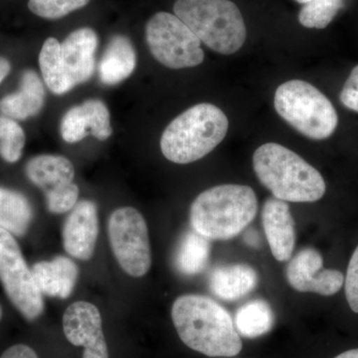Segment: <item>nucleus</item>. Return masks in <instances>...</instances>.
I'll list each match as a JSON object with an SVG mask.
<instances>
[{
  "label": "nucleus",
  "instance_id": "72a5a7b5",
  "mask_svg": "<svg viewBox=\"0 0 358 358\" xmlns=\"http://www.w3.org/2000/svg\"><path fill=\"white\" fill-rule=\"evenodd\" d=\"M296 2H299V3L301 4H306L308 3V2H310V0H296Z\"/></svg>",
  "mask_w": 358,
  "mask_h": 358
},
{
  "label": "nucleus",
  "instance_id": "f704fd0d",
  "mask_svg": "<svg viewBox=\"0 0 358 358\" xmlns=\"http://www.w3.org/2000/svg\"><path fill=\"white\" fill-rule=\"evenodd\" d=\"M1 317H2V310H1V307H0V319H1Z\"/></svg>",
  "mask_w": 358,
  "mask_h": 358
},
{
  "label": "nucleus",
  "instance_id": "412c9836",
  "mask_svg": "<svg viewBox=\"0 0 358 358\" xmlns=\"http://www.w3.org/2000/svg\"><path fill=\"white\" fill-rule=\"evenodd\" d=\"M211 244L208 238L195 230L187 231L179 240L174 254V265L181 274H199L208 265Z\"/></svg>",
  "mask_w": 358,
  "mask_h": 358
},
{
  "label": "nucleus",
  "instance_id": "b1692460",
  "mask_svg": "<svg viewBox=\"0 0 358 358\" xmlns=\"http://www.w3.org/2000/svg\"><path fill=\"white\" fill-rule=\"evenodd\" d=\"M61 43L50 37L46 39L39 54V65L45 84L52 93L64 95L72 90L61 63Z\"/></svg>",
  "mask_w": 358,
  "mask_h": 358
},
{
  "label": "nucleus",
  "instance_id": "4be33fe9",
  "mask_svg": "<svg viewBox=\"0 0 358 358\" xmlns=\"http://www.w3.org/2000/svg\"><path fill=\"white\" fill-rule=\"evenodd\" d=\"M33 217L32 207L21 193L0 187V228L13 236H23Z\"/></svg>",
  "mask_w": 358,
  "mask_h": 358
},
{
  "label": "nucleus",
  "instance_id": "423d86ee",
  "mask_svg": "<svg viewBox=\"0 0 358 358\" xmlns=\"http://www.w3.org/2000/svg\"><path fill=\"white\" fill-rule=\"evenodd\" d=\"M275 109L289 126L310 140H327L338 128L333 103L315 86L291 80L275 90Z\"/></svg>",
  "mask_w": 358,
  "mask_h": 358
},
{
  "label": "nucleus",
  "instance_id": "c756f323",
  "mask_svg": "<svg viewBox=\"0 0 358 358\" xmlns=\"http://www.w3.org/2000/svg\"><path fill=\"white\" fill-rule=\"evenodd\" d=\"M341 102L348 110L358 113V65L353 68L341 92Z\"/></svg>",
  "mask_w": 358,
  "mask_h": 358
},
{
  "label": "nucleus",
  "instance_id": "20e7f679",
  "mask_svg": "<svg viewBox=\"0 0 358 358\" xmlns=\"http://www.w3.org/2000/svg\"><path fill=\"white\" fill-rule=\"evenodd\" d=\"M228 128V117L216 106H193L164 129L160 138L162 155L174 164H192L210 154L225 138Z\"/></svg>",
  "mask_w": 358,
  "mask_h": 358
},
{
  "label": "nucleus",
  "instance_id": "bb28decb",
  "mask_svg": "<svg viewBox=\"0 0 358 358\" xmlns=\"http://www.w3.org/2000/svg\"><path fill=\"white\" fill-rule=\"evenodd\" d=\"M89 2L90 0H29L28 8L45 20H59L83 8Z\"/></svg>",
  "mask_w": 358,
  "mask_h": 358
},
{
  "label": "nucleus",
  "instance_id": "7ed1b4c3",
  "mask_svg": "<svg viewBox=\"0 0 358 358\" xmlns=\"http://www.w3.org/2000/svg\"><path fill=\"white\" fill-rule=\"evenodd\" d=\"M258 199L250 186L222 185L200 193L190 207L193 230L209 240L237 236L256 217Z\"/></svg>",
  "mask_w": 358,
  "mask_h": 358
},
{
  "label": "nucleus",
  "instance_id": "cd10ccee",
  "mask_svg": "<svg viewBox=\"0 0 358 358\" xmlns=\"http://www.w3.org/2000/svg\"><path fill=\"white\" fill-rule=\"evenodd\" d=\"M46 194L47 206L52 213L62 214L74 208L79 197V188L74 183L61 185Z\"/></svg>",
  "mask_w": 358,
  "mask_h": 358
},
{
  "label": "nucleus",
  "instance_id": "a878e982",
  "mask_svg": "<svg viewBox=\"0 0 358 358\" xmlns=\"http://www.w3.org/2000/svg\"><path fill=\"white\" fill-rule=\"evenodd\" d=\"M25 134L14 120L0 117V155L7 162H16L22 155Z\"/></svg>",
  "mask_w": 358,
  "mask_h": 358
},
{
  "label": "nucleus",
  "instance_id": "f03ea898",
  "mask_svg": "<svg viewBox=\"0 0 358 358\" xmlns=\"http://www.w3.org/2000/svg\"><path fill=\"white\" fill-rule=\"evenodd\" d=\"M257 178L274 197L286 202H315L326 193L322 174L298 154L279 143H268L253 155Z\"/></svg>",
  "mask_w": 358,
  "mask_h": 358
},
{
  "label": "nucleus",
  "instance_id": "7c9ffc66",
  "mask_svg": "<svg viewBox=\"0 0 358 358\" xmlns=\"http://www.w3.org/2000/svg\"><path fill=\"white\" fill-rule=\"evenodd\" d=\"M0 358H39L31 348L25 345L11 346L2 353Z\"/></svg>",
  "mask_w": 358,
  "mask_h": 358
},
{
  "label": "nucleus",
  "instance_id": "4468645a",
  "mask_svg": "<svg viewBox=\"0 0 358 358\" xmlns=\"http://www.w3.org/2000/svg\"><path fill=\"white\" fill-rule=\"evenodd\" d=\"M60 129L66 143H78L89 134H93L96 140L106 141L113 133L109 110L102 101H86L66 113Z\"/></svg>",
  "mask_w": 358,
  "mask_h": 358
},
{
  "label": "nucleus",
  "instance_id": "dca6fc26",
  "mask_svg": "<svg viewBox=\"0 0 358 358\" xmlns=\"http://www.w3.org/2000/svg\"><path fill=\"white\" fill-rule=\"evenodd\" d=\"M31 270L42 294L54 298L67 299L72 294L79 275L76 264L64 256L36 263Z\"/></svg>",
  "mask_w": 358,
  "mask_h": 358
},
{
  "label": "nucleus",
  "instance_id": "ddd939ff",
  "mask_svg": "<svg viewBox=\"0 0 358 358\" xmlns=\"http://www.w3.org/2000/svg\"><path fill=\"white\" fill-rule=\"evenodd\" d=\"M99 234L96 204L83 200L75 205L63 226V245L69 255L79 260L92 258Z\"/></svg>",
  "mask_w": 358,
  "mask_h": 358
},
{
  "label": "nucleus",
  "instance_id": "2eb2a0df",
  "mask_svg": "<svg viewBox=\"0 0 358 358\" xmlns=\"http://www.w3.org/2000/svg\"><path fill=\"white\" fill-rule=\"evenodd\" d=\"M263 227L271 252L279 262H288L296 245L294 219L286 201L270 197L264 203Z\"/></svg>",
  "mask_w": 358,
  "mask_h": 358
},
{
  "label": "nucleus",
  "instance_id": "f8f14e48",
  "mask_svg": "<svg viewBox=\"0 0 358 358\" xmlns=\"http://www.w3.org/2000/svg\"><path fill=\"white\" fill-rule=\"evenodd\" d=\"M96 47V33L88 27L70 33L61 43V63L72 89L93 76Z\"/></svg>",
  "mask_w": 358,
  "mask_h": 358
},
{
  "label": "nucleus",
  "instance_id": "2f4dec72",
  "mask_svg": "<svg viewBox=\"0 0 358 358\" xmlns=\"http://www.w3.org/2000/svg\"><path fill=\"white\" fill-rule=\"evenodd\" d=\"M11 66L8 60L6 58L0 57V84L7 77L10 72Z\"/></svg>",
  "mask_w": 358,
  "mask_h": 358
},
{
  "label": "nucleus",
  "instance_id": "6e6552de",
  "mask_svg": "<svg viewBox=\"0 0 358 358\" xmlns=\"http://www.w3.org/2000/svg\"><path fill=\"white\" fill-rule=\"evenodd\" d=\"M108 234L113 253L122 270L140 278L152 266L147 222L133 207H122L110 214Z\"/></svg>",
  "mask_w": 358,
  "mask_h": 358
},
{
  "label": "nucleus",
  "instance_id": "0eeeda50",
  "mask_svg": "<svg viewBox=\"0 0 358 358\" xmlns=\"http://www.w3.org/2000/svg\"><path fill=\"white\" fill-rule=\"evenodd\" d=\"M145 37L155 60L167 68L185 69L203 62L201 41L174 14H155L145 26Z\"/></svg>",
  "mask_w": 358,
  "mask_h": 358
},
{
  "label": "nucleus",
  "instance_id": "9b49d317",
  "mask_svg": "<svg viewBox=\"0 0 358 358\" xmlns=\"http://www.w3.org/2000/svg\"><path fill=\"white\" fill-rule=\"evenodd\" d=\"M66 338L75 346H83V358H109L103 336L100 310L88 301H76L63 315Z\"/></svg>",
  "mask_w": 358,
  "mask_h": 358
},
{
  "label": "nucleus",
  "instance_id": "aec40b11",
  "mask_svg": "<svg viewBox=\"0 0 358 358\" xmlns=\"http://www.w3.org/2000/svg\"><path fill=\"white\" fill-rule=\"evenodd\" d=\"M26 174L32 183L47 193L59 186L73 182L75 169L67 157L41 155L33 157L27 162Z\"/></svg>",
  "mask_w": 358,
  "mask_h": 358
},
{
  "label": "nucleus",
  "instance_id": "5701e85b",
  "mask_svg": "<svg viewBox=\"0 0 358 358\" xmlns=\"http://www.w3.org/2000/svg\"><path fill=\"white\" fill-rule=\"evenodd\" d=\"M274 320V313L267 301L254 300L238 308L235 327L240 336L256 338L268 334Z\"/></svg>",
  "mask_w": 358,
  "mask_h": 358
},
{
  "label": "nucleus",
  "instance_id": "a211bd4d",
  "mask_svg": "<svg viewBox=\"0 0 358 358\" xmlns=\"http://www.w3.org/2000/svg\"><path fill=\"white\" fill-rule=\"evenodd\" d=\"M258 275L247 264L224 265L214 268L209 278L212 293L224 301H237L256 288Z\"/></svg>",
  "mask_w": 358,
  "mask_h": 358
},
{
  "label": "nucleus",
  "instance_id": "39448f33",
  "mask_svg": "<svg viewBox=\"0 0 358 358\" xmlns=\"http://www.w3.org/2000/svg\"><path fill=\"white\" fill-rule=\"evenodd\" d=\"M173 11L200 41L219 54L236 53L245 43L243 16L230 0H176Z\"/></svg>",
  "mask_w": 358,
  "mask_h": 358
},
{
  "label": "nucleus",
  "instance_id": "f257e3e1",
  "mask_svg": "<svg viewBox=\"0 0 358 358\" xmlns=\"http://www.w3.org/2000/svg\"><path fill=\"white\" fill-rule=\"evenodd\" d=\"M171 317L179 338L194 352L233 357L243 348L230 313L210 298L185 294L174 301Z\"/></svg>",
  "mask_w": 358,
  "mask_h": 358
},
{
  "label": "nucleus",
  "instance_id": "9d476101",
  "mask_svg": "<svg viewBox=\"0 0 358 358\" xmlns=\"http://www.w3.org/2000/svg\"><path fill=\"white\" fill-rule=\"evenodd\" d=\"M289 286L301 293L334 296L341 291L345 275L338 270L324 268V259L317 250L305 248L291 258L286 268Z\"/></svg>",
  "mask_w": 358,
  "mask_h": 358
},
{
  "label": "nucleus",
  "instance_id": "473e14b6",
  "mask_svg": "<svg viewBox=\"0 0 358 358\" xmlns=\"http://www.w3.org/2000/svg\"><path fill=\"white\" fill-rule=\"evenodd\" d=\"M334 358H358V348L357 350H350L338 355Z\"/></svg>",
  "mask_w": 358,
  "mask_h": 358
},
{
  "label": "nucleus",
  "instance_id": "1a4fd4ad",
  "mask_svg": "<svg viewBox=\"0 0 358 358\" xmlns=\"http://www.w3.org/2000/svg\"><path fill=\"white\" fill-rule=\"evenodd\" d=\"M0 281L21 315L34 320L42 315L44 301L31 268L23 258L13 234L0 228Z\"/></svg>",
  "mask_w": 358,
  "mask_h": 358
},
{
  "label": "nucleus",
  "instance_id": "f3484780",
  "mask_svg": "<svg viewBox=\"0 0 358 358\" xmlns=\"http://www.w3.org/2000/svg\"><path fill=\"white\" fill-rule=\"evenodd\" d=\"M44 102L41 79L35 71L26 70L21 76L20 90L0 100V112L9 119L24 121L38 114Z\"/></svg>",
  "mask_w": 358,
  "mask_h": 358
},
{
  "label": "nucleus",
  "instance_id": "393cba45",
  "mask_svg": "<svg viewBox=\"0 0 358 358\" xmlns=\"http://www.w3.org/2000/svg\"><path fill=\"white\" fill-rule=\"evenodd\" d=\"M343 0H310L299 13V21L303 27L324 29L334 20Z\"/></svg>",
  "mask_w": 358,
  "mask_h": 358
},
{
  "label": "nucleus",
  "instance_id": "c85d7f7f",
  "mask_svg": "<svg viewBox=\"0 0 358 358\" xmlns=\"http://www.w3.org/2000/svg\"><path fill=\"white\" fill-rule=\"evenodd\" d=\"M346 301L353 313H358V246L353 252L345 279Z\"/></svg>",
  "mask_w": 358,
  "mask_h": 358
},
{
  "label": "nucleus",
  "instance_id": "6ab92c4d",
  "mask_svg": "<svg viewBox=\"0 0 358 358\" xmlns=\"http://www.w3.org/2000/svg\"><path fill=\"white\" fill-rule=\"evenodd\" d=\"M136 65V51L131 40L124 35H115L106 47L99 64L100 81L107 86L121 83L133 74Z\"/></svg>",
  "mask_w": 358,
  "mask_h": 358
}]
</instances>
